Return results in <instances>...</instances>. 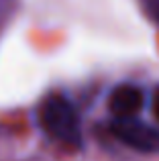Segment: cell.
<instances>
[{
	"label": "cell",
	"mask_w": 159,
	"mask_h": 161,
	"mask_svg": "<svg viewBox=\"0 0 159 161\" xmlns=\"http://www.w3.org/2000/svg\"><path fill=\"white\" fill-rule=\"evenodd\" d=\"M39 122L43 130L57 143L68 147L82 145V129H80L78 110L61 94H51L39 106Z\"/></svg>",
	"instance_id": "1"
},
{
	"label": "cell",
	"mask_w": 159,
	"mask_h": 161,
	"mask_svg": "<svg viewBox=\"0 0 159 161\" xmlns=\"http://www.w3.org/2000/svg\"><path fill=\"white\" fill-rule=\"evenodd\" d=\"M110 133L124 145L133 147L143 153H157L159 151V129L149 126L137 118H114L110 122Z\"/></svg>",
	"instance_id": "2"
},
{
	"label": "cell",
	"mask_w": 159,
	"mask_h": 161,
	"mask_svg": "<svg viewBox=\"0 0 159 161\" xmlns=\"http://www.w3.org/2000/svg\"><path fill=\"white\" fill-rule=\"evenodd\" d=\"M145 102V94L139 86L135 84H118V86L112 88L110 98H108V104H110V110L116 114V118H131L143 108Z\"/></svg>",
	"instance_id": "3"
},
{
	"label": "cell",
	"mask_w": 159,
	"mask_h": 161,
	"mask_svg": "<svg viewBox=\"0 0 159 161\" xmlns=\"http://www.w3.org/2000/svg\"><path fill=\"white\" fill-rule=\"evenodd\" d=\"M23 0H0V31L19 14Z\"/></svg>",
	"instance_id": "4"
},
{
	"label": "cell",
	"mask_w": 159,
	"mask_h": 161,
	"mask_svg": "<svg viewBox=\"0 0 159 161\" xmlns=\"http://www.w3.org/2000/svg\"><path fill=\"white\" fill-rule=\"evenodd\" d=\"M137 8L141 10V14L159 29V0H135Z\"/></svg>",
	"instance_id": "5"
},
{
	"label": "cell",
	"mask_w": 159,
	"mask_h": 161,
	"mask_svg": "<svg viewBox=\"0 0 159 161\" xmlns=\"http://www.w3.org/2000/svg\"><path fill=\"white\" fill-rule=\"evenodd\" d=\"M153 114H155V118L159 120V86L153 92Z\"/></svg>",
	"instance_id": "6"
}]
</instances>
